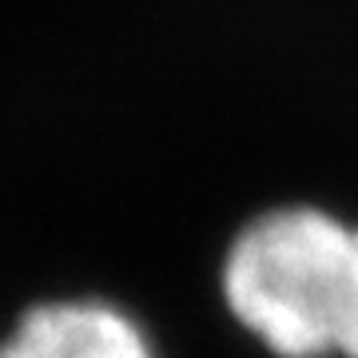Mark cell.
<instances>
[{
  "instance_id": "obj_1",
  "label": "cell",
  "mask_w": 358,
  "mask_h": 358,
  "mask_svg": "<svg viewBox=\"0 0 358 358\" xmlns=\"http://www.w3.org/2000/svg\"><path fill=\"white\" fill-rule=\"evenodd\" d=\"M219 291L275 358H358V227L331 211L251 219L223 255Z\"/></svg>"
},
{
  "instance_id": "obj_2",
  "label": "cell",
  "mask_w": 358,
  "mask_h": 358,
  "mask_svg": "<svg viewBox=\"0 0 358 358\" xmlns=\"http://www.w3.org/2000/svg\"><path fill=\"white\" fill-rule=\"evenodd\" d=\"M0 358H155V346L124 307L103 299H52L20 315Z\"/></svg>"
}]
</instances>
